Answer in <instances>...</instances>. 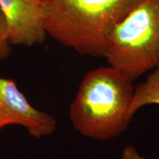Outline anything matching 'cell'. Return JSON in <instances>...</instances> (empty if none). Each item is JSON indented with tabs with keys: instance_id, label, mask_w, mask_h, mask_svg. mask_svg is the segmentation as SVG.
<instances>
[{
	"instance_id": "obj_6",
	"label": "cell",
	"mask_w": 159,
	"mask_h": 159,
	"mask_svg": "<svg viewBox=\"0 0 159 159\" xmlns=\"http://www.w3.org/2000/svg\"><path fill=\"white\" fill-rule=\"evenodd\" d=\"M159 105V66L151 71L144 82L135 87L130 108V116L147 105Z\"/></svg>"
},
{
	"instance_id": "obj_7",
	"label": "cell",
	"mask_w": 159,
	"mask_h": 159,
	"mask_svg": "<svg viewBox=\"0 0 159 159\" xmlns=\"http://www.w3.org/2000/svg\"><path fill=\"white\" fill-rule=\"evenodd\" d=\"M8 29L5 17L0 11V60L5 59L10 55V49Z\"/></svg>"
},
{
	"instance_id": "obj_5",
	"label": "cell",
	"mask_w": 159,
	"mask_h": 159,
	"mask_svg": "<svg viewBox=\"0 0 159 159\" xmlns=\"http://www.w3.org/2000/svg\"><path fill=\"white\" fill-rule=\"evenodd\" d=\"M0 11L8 29L11 44L33 46L47 36L39 0H0Z\"/></svg>"
},
{
	"instance_id": "obj_9",
	"label": "cell",
	"mask_w": 159,
	"mask_h": 159,
	"mask_svg": "<svg viewBox=\"0 0 159 159\" xmlns=\"http://www.w3.org/2000/svg\"><path fill=\"white\" fill-rule=\"evenodd\" d=\"M13 125L12 124L11 121L7 118V116H5V115L2 114L0 112V129H2L4 127L8 126V125Z\"/></svg>"
},
{
	"instance_id": "obj_10",
	"label": "cell",
	"mask_w": 159,
	"mask_h": 159,
	"mask_svg": "<svg viewBox=\"0 0 159 159\" xmlns=\"http://www.w3.org/2000/svg\"><path fill=\"white\" fill-rule=\"evenodd\" d=\"M39 1H40V2H42L43 1V0H39Z\"/></svg>"
},
{
	"instance_id": "obj_1",
	"label": "cell",
	"mask_w": 159,
	"mask_h": 159,
	"mask_svg": "<svg viewBox=\"0 0 159 159\" xmlns=\"http://www.w3.org/2000/svg\"><path fill=\"white\" fill-rule=\"evenodd\" d=\"M141 0H43L47 35L81 55L105 57L111 33Z\"/></svg>"
},
{
	"instance_id": "obj_8",
	"label": "cell",
	"mask_w": 159,
	"mask_h": 159,
	"mask_svg": "<svg viewBox=\"0 0 159 159\" xmlns=\"http://www.w3.org/2000/svg\"><path fill=\"white\" fill-rule=\"evenodd\" d=\"M122 159H144L133 146L126 147L122 151Z\"/></svg>"
},
{
	"instance_id": "obj_4",
	"label": "cell",
	"mask_w": 159,
	"mask_h": 159,
	"mask_svg": "<svg viewBox=\"0 0 159 159\" xmlns=\"http://www.w3.org/2000/svg\"><path fill=\"white\" fill-rule=\"evenodd\" d=\"M0 112L26 129L30 136H50L56 129V120L44 111L32 105L12 80L0 77Z\"/></svg>"
},
{
	"instance_id": "obj_3",
	"label": "cell",
	"mask_w": 159,
	"mask_h": 159,
	"mask_svg": "<svg viewBox=\"0 0 159 159\" xmlns=\"http://www.w3.org/2000/svg\"><path fill=\"white\" fill-rule=\"evenodd\" d=\"M105 58L134 81L159 66V0H141L116 26Z\"/></svg>"
},
{
	"instance_id": "obj_2",
	"label": "cell",
	"mask_w": 159,
	"mask_h": 159,
	"mask_svg": "<svg viewBox=\"0 0 159 159\" xmlns=\"http://www.w3.org/2000/svg\"><path fill=\"white\" fill-rule=\"evenodd\" d=\"M133 82L109 65L87 72L69 107V119L75 130L101 142L125 132L132 119Z\"/></svg>"
}]
</instances>
